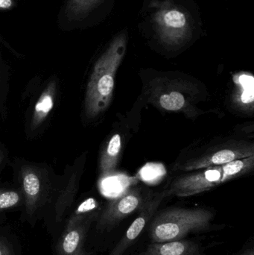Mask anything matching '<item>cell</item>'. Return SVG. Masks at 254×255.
<instances>
[{"instance_id": "9c48e42d", "label": "cell", "mask_w": 254, "mask_h": 255, "mask_svg": "<svg viewBox=\"0 0 254 255\" xmlns=\"http://www.w3.org/2000/svg\"><path fill=\"white\" fill-rule=\"evenodd\" d=\"M104 0H65L58 16L62 31H70L85 25L86 19Z\"/></svg>"}, {"instance_id": "8fae6325", "label": "cell", "mask_w": 254, "mask_h": 255, "mask_svg": "<svg viewBox=\"0 0 254 255\" xmlns=\"http://www.w3.org/2000/svg\"><path fill=\"white\" fill-rule=\"evenodd\" d=\"M138 255H206L201 244L191 240L149 244Z\"/></svg>"}, {"instance_id": "3957f363", "label": "cell", "mask_w": 254, "mask_h": 255, "mask_svg": "<svg viewBox=\"0 0 254 255\" xmlns=\"http://www.w3.org/2000/svg\"><path fill=\"white\" fill-rule=\"evenodd\" d=\"M254 165V156H252L221 166L198 169L177 177L166 190L169 196L187 197L199 194L249 173L253 170Z\"/></svg>"}, {"instance_id": "44dd1931", "label": "cell", "mask_w": 254, "mask_h": 255, "mask_svg": "<svg viewBox=\"0 0 254 255\" xmlns=\"http://www.w3.org/2000/svg\"><path fill=\"white\" fill-rule=\"evenodd\" d=\"M3 159V153L2 151L0 150V165H1V161H2Z\"/></svg>"}, {"instance_id": "7402d4cb", "label": "cell", "mask_w": 254, "mask_h": 255, "mask_svg": "<svg viewBox=\"0 0 254 255\" xmlns=\"http://www.w3.org/2000/svg\"><path fill=\"white\" fill-rule=\"evenodd\" d=\"M1 36H0V40H1ZM0 43H1V41H0Z\"/></svg>"}, {"instance_id": "2e32d148", "label": "cell", "mask_w": 254, "mask_h": 255, "mask_svg": "<svg viewBox=\"0 0 254 255\" xmlns=\"http://www.w3.org/2000/svg\"><path fill=\"white\" fill-rule=\"evenodd\" d=\"M101 210L99 204L94 198H88L79 205L67 222L66 228L77 226L89 219L98 218Z\"/></svg>"}, {"instance_id": "5b68a950", "label": "cell", "mask_w": 254, "mask_h": 255, "mask_svg": "<svg viewBox=\"0 0 254 255\" xmlns=\"http://www.w3.org/2000/svg\"><path fill=\"white\" fill-rule=\"evenodd\" d=\"M154 193L141 186L127 190L116 199L110 201L101 210L96 220V228L100 232H110L121 222L139 211L149 200Z\"/></svg>"}, {"instance_id": "5bb4252c", "label": "cell", "mask_w": 254, "mask_h": 255, "mask_svg": "<svg viewBox=\"0 0 254 255\" xmlns=\"http://www.w3.org/2000/svg\"><path fill=\"white\" fill-rule=\"evenodd\" d=\"M22 186L25 193L27 212L29 215H32L37 208V202L40 197L41 189L40 178L32 171H26L22 175Z\"/></svg>"}, {"instance_id": "ffe728a7", "label": "cell", "mask_w": 254, "mask_h": 255, "mask_svg": "<svg viewBox=\"0 0 254 255\" xmlns=\"http://www.w3.org/2000/svg\"><path fill=\"white\" fill-rule=\"evenodd\" d=\"M0 255H12L7 246L1 242H0Z\"/></svg>"}, {"instance_id": "277c9868", "label": "cell", "mask_w": 254, "mask_h": 255, "mask_svg": "<svg viewBox=\"0 0 254 255\" xmlns=\"http://www.w3.org/2000/svg\"><path fill=\"white\" fill-rule=\"evenodd\" d=\"M149 102L167 112H189L199 91L190 82L160 78L149 86Z\"/></svg>"}, {"instance_id": "4fadbf2b", "label": "cell", "mask_w": 254, "mask_h": 255, "mask_svg": "<svg viewBox=\"0 0 254 255\" xmlns=\"http://www.w3.org/2000/svg\"><path fill=\"white\" fill-rule=\"evenodd\" d=\"M55 82H52L48 85L46 89L43 91L36 103L34 107V114L31 120V128L32 129L38 127L45 119L47 118L51 111L54 107L55 95Z\"/></svg>"}, {"instance_id": "7c38bea8", "label": "cell", "mask_w": 254, "mask_h": 255, "mask_svg": "<svg viewBox=\"0 0 254 255\" xmlns=\"http://www.w3.org/2000/svg\"><path fill=\"white\" fill-rule=\"evenodd\" d=\"M121 150L122 138L120 135L116 133L110 138L105 148L101 153L99 161L101 177L106 178L116 170Z\"/></svg>"}, {"instance_id": "6da1fadb", "label": "cell", "mask_w": 254, "mask_h": 255, "mask_svg": "<svg viewBox=\"0 0 254 255\" xmlns=\"http://www.w3.org/2000/svg\"><path fill=\"white\" fill-rule=\"evenodd\" d=\"M215 214L207 208H169L157 211L149 224L151 242H170L186 239L195 234L223 229L213 223Z\"/></svg>"}, {"instance_id": "e0dca14e", "label": "cell", "mask_w": 254, "mask_h": 255, "mask_svg": "<svg viewBox=\"0 0 254 255\" xmlns=\"http://www.w3.org/2000/svg\"><path fill=\"white\" fill-rule=\"evenodd\" d=\"M20 196L16 191H0V211L13 208L20 202Z\"/></svg>"}, {"instance_id": "d6986e66", "label": "cell", "mask_w": 254, "mask_h": 255, "mask_svg": "<svg viewBox=\"0 0 254 255\" xmlns=\"http://www.w3.org/2000/svg\"><path fill=\"white\" fill-rule=\"evenodd\" d=\"M236 255H254V249L253 246L246 247L244 250Z\"/></svg>"}, {"instance_id": "9a60e30c", "label": "cell", "mask_w": 254, "mask_h": 255, "mask_svg": "<svg viewBox=\"0 0 254 255\" xmlns=\"http://www.w3.org/2000/svg\"><path fill=\"white\" fill-rule=\"evenodd\" d=\"M239 86L234 102L237 106L246 110L254 109V78L252 75L243 73L236 79Z\"/></svg>"}, {"instance_id": "30bf717a", "label": "cell", "mask_w": 254, "mask_h": 255, "mask_svg": "<svg viewBox=\"0 0 254 255\" xmlns=\"http://www.w3.org/2000/svg\"><path fill=\"white\" fill-rule=\"evenodd\" d=\"M96 219H89L73 227L66 228L57 246L59 255H91L84 248L86 233L92 222Z\"/></svg>"}, {"instance_id": "7a4b0ae2", "label": "cell", "mask_w": 254, "mask_h": 255, "mask_svg": "<svg viewBox=\"0 0 254 255\" xmlns=\"http://www.w3.org/2000/svg\"><path fill=\"white\" fill-rule=\"evenodd\" d=\"M125 33L116 36L97 60L91 73L85 96V112L93 118L107 109L113 97L115 78L126 51Z\"/></svg>"}, {"instance_id": "8992f818", "label": "cell", "mask_w": 254, "mask_h": 255, "mask_svg": "<svg viewBox=\"0 0 254 255\" xmlns=\"http://www.w3.org/2000/svg\"><path fill=\"white\" fill-rule=\"evenodd\" d=\"M254 156V145L244 140H231L210 147L204 152L186 160L177 169L195 171L211 166H221L240 159Z\"/></svg>"}, {"instance_id": "52a82bcc", "label": "cell", "mask_w": 254, "mask_h": 255, "mask_svg": "<svg viewBox=\"0 0 254 255\" xmlns=\"http://www.w3.org/2000/svg\"><path fill=\"white\" fill-rule=\"evenodd\" d=\"M154 22L160 39L169 46L183 44L192 34L189 15L174 6L162 7L154 16Z\"/></svg>"}, {"instance_id": "ac0fdd59", "label": "cell", "mask_w": 254, "mask_h": 255, "mask_svg": "<svg viewBox=\"0 0 254 255\" xmlns=\"http://www.w3.org/2000/svg\"><path fill=\"white\" fill-rule=\"evenodd\" d=\"M19 0H0V11H9L17 6Z\"/></svg>"}, {"instance_id": "ba28073f", "label": "cell", "mask_w": 254, "mask_h": 255, "mask_svg": "<svg viewBox=\"0 0 254 255\" xmlns=\"http://www.w3.org/2000/svg\"><path fill=\"white\" fill-rule=\"evenodd\" d=\"M168 196L167 190L160 193H154L149 200L145 204L144 206L137 213L134 221L131 223L123 236L108 255H126L149 226L151 220L158 211L163 201Z\"/></svg>"}]
</instances>
